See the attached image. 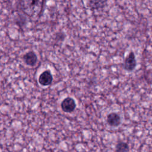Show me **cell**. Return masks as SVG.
<instances>
[{"label": "cell", "mask_w": 152, "mask_h": 152, "mask_svg": "<svg viewBox=\"0 0 152 152\" xmlns=\"http://www.w3.org/2000/svg\"><path fill=\"white\" fill-rule=\"evenodd\" d=\"M137 66V61L135 54L133 52H130L125 57L124 62V68L128 72L133 71Z\"/></svg>", "instance_id": "2"}, {"label": "cell", "mask_w": 152, "mask_h": 152, "mask_svg": "<svg viewBox=\"0 0 152 152\" xmlns=\"http://www.w3.org/2000/svg\"><path fill=\"white\" fill-rule=\"evenodd\" d=\"M62 110L66 113H71L73 112L76 107L75 100L69 97L65 98L61 104Z\"/></svg>", "instance_id": "3"}, {"label": "cell", "mask_w": 152, "mask_h": 152, "mask_svg": "<svg viewBox=\"0 0 152 152\" xmlns=\"http://www.w3.org/2000/svg\"><path fill=\"white\" fill-rule=\"evenodd\" d=\"M116 152H129L128 144L124 141H119L116 145Z\"/></svg>", "instance_id": "8"}, {"label": "cell", "mask_w": 152, "mask_h": 152, "mask_svg": "<svg viewBox=\"0 0 152 152\" xmlns=\"http://www.w3.org/2000/svg\"><path fill=\"white\" fill-rule=\"evenodd\" d=\"M23 60L27 65L33 66L37 62V56L34 52L30 51L23 56Z\"/></svg>", "instance_id": "6"}, {"label": "cell", "mask_w": 152, "mask_h": 152, "mask_svg": "<svg viewBox=\"0 0 152 152\" xmlns=\"http://www.w3.org/2000/svg\"><path fill=\"white\" fill-rule=\"evenodd\" d=\"M46 0H18L22 12L29 17L39 18L42 15Z\"/></svg>", "instance_id": "1"}, {"label": "cell", "mask_w": 152, "mask_h": 152, "mask_svg": "<svg viewBox=\"0 0 152 152\" xmlns=\"http://www.w3.org/2000/svg\"><path fill=\"white\" fill-rule=\"evenodd\" d=\"M107 124L112 127L118 126L121 122L120 116L115 112H111L107 116L106 119Z\"/></svg>", "instance_id": "5"}, {"label": "cell", "mask_w": 152, "mask_h": 152, "mask_svg": "<svg viewBox=\"0 0 152 152\" xmlns=\"http://www.w3.org/2000/svg\"><path fill=\"white\" fill-rule=\"evenodd\" d=\"M38 81L40 85L43 86H47L52 84L53 81V76L49 71L46 70L42 72L39 75Z\"/></svg>", "instance_id": "4"}, {"label": "cell", "mask_w": 152, "mask_h": 152, "mask_svg": "<svg viewBox=\"0 0 152 152\" xmlns=\"http://www.w3.org/2000/svg\"><path fill=\"white\" fill-rule=\"evenodd\" d=\"M90 7L93 10L103 8L106 3V0H88Z\"/></svg>", "instance_id": "7"}]
</instances>
